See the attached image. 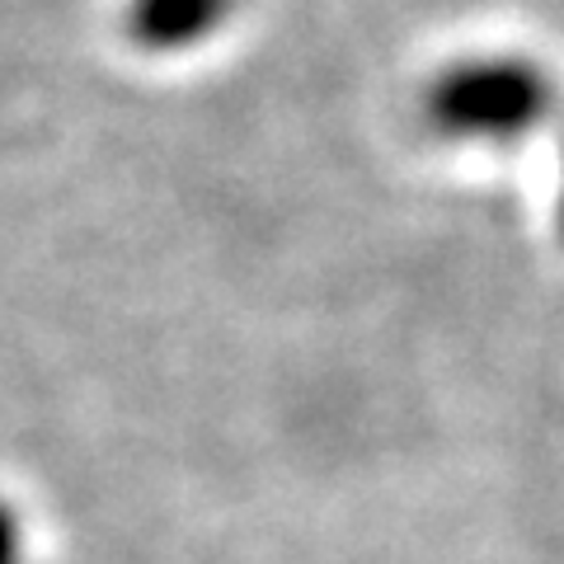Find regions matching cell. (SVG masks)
<instances>
[{
    "label": "cell",
    "instance_id": "4",
    "mask_svg": "<svg viewBox=\"0 0 564 564\" xmlns=\"http://www.w3.org/2000/svg\"><path fill=\"white\" fill-rule=\"evenodd\" d=\"M555 236L564 245V147H560V188H555Z\"/></svg>",
    "mask_w": 564,
    "mask_h": 564
},
{
    "label": "cell",
    "instance_id": "3",
    "mask_svg": "<svg viewBox=\"0 0 564 564\" xmlns=\"http://www.w3.org/2000/svg\"><path fill=\"white\" fill-rule=\"evenodd\" d=\"M0 564H39L33 541H29V527H24V513L6 499V494H0Z\"/></svg>",
    "mask_w": 564,
    "mask_h": 564
},
{
    "label": "cell",
    "instance_id": "2",
    "mask_svg": "<svg viewBox=\"0 0 564 564\" xmlns=\"http://www.w3.org/2000/svg\"><path fill=\"white\" fill-rule=\"evenodd\" d=\"M245 0H122V33L147 57H188L240 20Z\"/></svg>",
    "mask_w": 564,
    "mask_h": 564
},
{
    "label": "cell",
    "instance_id": "1",
    "mask_svg": "<svg viewBox=\"0 0 564 564\" xmlns=\"http://www.w3.org/2000/svg\"><path fill=\"white\" fill-rule=\"evenodd\" d=\"M560 113V80L532 52H470L423 85V122L443 147L513 151Z\"/></svg>",
    "mask_w": 564,
    "mask_h": 564
}]
</instances>
